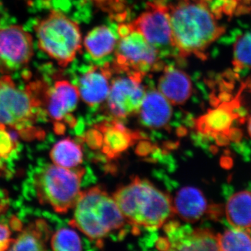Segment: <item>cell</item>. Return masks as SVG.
<instances>
[{"label": "cell", "instance_id": "obj_1", "mask_svg": "<svg viewBox=\"0 0 251 251\" xmlns=\"http://www.w3.org/2000/svg\"><path fill=\"white\" fill-rule=\"evenodd\" d=\"M169 14L176 55L183 59L194 56L205 61L206 50L226 31L210 5L198 0H179L169 4Z\"/></svg>", "mask_w": 251, "mask_h": 251}, {"label": "cell", "instance_id": "obj_2", "mask_svg": "<svg viewBox=\"0 0 251 251\" xmlns=\"http://www.w3.org/2000/svg\"><path fill=\"white\" fill-rule=\"evenodd\" d=\"M126 222L148 229H158L175 215L173 200L146 179L135 176L113 196Z\"/></svg>", "mask_w": 251, "mask_h": 251}, {"label": "cell", "instance_id": "obj_3", "mask_svg": "<svg viewBox=\"0 0 251 251\" xmlns=\"http://www.w3.org/2000/svg\"><path fill=\"white\" fill-rule=\"evenodd\" d=\"M69 226L92 240L100 241L126 222L113 197L101 186L81 192Z\"/></svg>", "mask_w": 251, "mask_h": 251}, {"label": "cell", "instance_id": "obj_4", "mask_svg": "<svg viewBox=\"0 0 251 251\" xmlns=\"http://www.w3.org/2000/svg\"><path fill=\"white\" fill-rule=\"evenodd\" d=\"M41 116L46 115L41 103L27 87L21 90L9 75L0 76V124L23 140H42L45 131L35 126Z\"/></svg>", "mask_w": 251, "mask_h": 251}, {"label": "cell", "instance_id": "obj_5", "mask_svg": "<svg viewBox=\"0 0 251 251\" xmlns=\"http://www.w3.org/2000/svg\"><path fill=\"white\" fill-rule=\"evenodd\" d=\"M38 46L59 67L67 68L82 49L80 28L60 11H53L35 27Z\"/></svg>", "mask_w": 251, "mask_h": 251}, {"label": "cell", "instance_id": "obj_6", "mask_svg": "<svg viewBox=\"0 0 251 251\" xmlns=\"http://www.w3.org/2000/svg\"><path fill=\"white\" fill-rule=\"evenodd\" d=\"M85 170L65 168L48 165L34 176L36 196L41 204H49L55 212L64 214L73 208L79 198Z\"/></svg>", "mask_w": 251, "mask_h": 251}, {"label": "cell", "instance_id": "obj_7", "mask_svg": "<svg viewBox=\"0 0 251 251\" xmlns=\"http://www.w3.org/2000/svg\"><path fill=\"white\" fill-rule=\"evenodd\" d=\"M117 34L115 59L111 63L115 74L140 72L147 75L162 71L166 64L161 54L131 23H119Z\"/></svg>", "mask_w": 251, "mask_h": 251}, {"label": "cell", "instance_id": "obj_8", "mask_svg": "<svg viewBox=\"0 0 251 251\" xmlns=\"http://www.w3.org/2000/svg\"><path fill=\"white\" fill-rule=\"evenodd\" d=\"M118 75L112 79L107 105L112 117L125 119L140 111L147 92L143 83L146 75L140 72Z\"/></svg>", "mask_w": 251, "mask_h": 251}, {"label": "cell", "instance_id": "obj_9", "mask_svg": "<svg viewBox=\"0 0 251 251\" xmlns=\"http://www.w3.org/2000/svg\"><path fill=\"white\" fill-rule=\"evenodd\" d=\"M130 23L161 56L168 50H175L172 44L169 3L166 0L149 1L145 11Z\"/></svg>", "mask_w": 251, "mask_h": 251}, {"label": "cell", "instance_id": "obj_10", "mask_svg": "<svg viewBox=\"0 0 251 251\" xmlns=\"http://www.w3.org/2000/svg\"><path fill=\"white\" fill-rule=\"evenodd\" d=\"M34 55L31 34L19 25L0 29V66L15 71L27 65Z\"/></svg>", "mask_w": 251, "mask_h": 251}, {"label": "cell", "instance_id": "obj_11", "mask_svg": "<svg viewBox=\"0 0 251 251\" xmlns=\"http://www.w3.org/2000/svg\"><path fill=\"white\" fill-rule=\"evenodd\" d=\"M79 99L77 85L64 79L57 80L46 89L43 102L44 113L54 125L64 122L73 127L76 122L72 113L76 109Z\"/></svg>", "mask_w": 251, "mask_h": 251}, {"label": "cell", "instance_id": "obj_12", "mask_svg": "<svg viewBox=\"0 0 251 251\" xmlns=\"http://www.w3.org/2000/svg\"><path fill=\"white\" fill-rule=\"evenodd\" d=\"M247 84L242 85L235 98L222 102L216 108L210 109L206 113L195 120V127L201 134L212 137L217 143L227 139L231 126L238 115L235 112L240 106V97Z\"/></svg>", "mask_w": 251, "mask_h": 251}, {"label": "cell", "instance_id": "obj_13", "mask_svg": "<svg viewBox=\"0 0 251 251\" xmlns=\"http://www.w3.org/2000/svg\"><path fill=\"white\" fill-rule=\"evenodd\" d=\"M170 243V250L219 251L218 235L207 228L191 229L180 226L177 221L164 225Z\"/></svg>", "mask_w": 251, "mask_h": 251}, {"label": "cell", "instance_id": "obj_14", "mask_svg": "<svg viewBox=\"0 0 251 251\" xmlns=\"http://www.w3.org/2000/svg\"><path fill=\"white\" fill-rule=\"evenodd\" d=\"M115 75L111 63L90 67L81 75L77 83L80 98L90 107L103 103L108 98L112 78Z\"/></svg>", "mask_w": 251, "mask_h": 251}, {"label": "cell", "instance_id": "obj_15", "mask_svg": "<svg viewBox=\"0 0 251 251\" xmlns=\"http://www.w3.org/2000/svg\"><path fill=\"white\" fill-rule=\"evenodd\" d=\"M94 128L101 133V151L110 159L121 156L141 138L139 132L129 129L117 120L101 122Z\"/></svg>", "mask_w": 251, "mask_h": 251}, {"label": "cell", "instance_id": "obj_16", "mask_svg": "<svg viewBox=\"0 0 251 251\" xmlns=\"http://www.w3.org/2000/svg\"><path fill=\"white\" fill-rule=\"evenodd\" d=\"M157 90L172 105H184L191 98L193 83L187 73L174 66L165 65L158 80Z\"/></svg>", "mask_w": 251, "mask_h": 251}, {"label": "cell", "instance_id": "obj_17", "mask_svg": "<svg viewBox=\"0 0 251 251\" xmlns=\"http://www.w3.org/2000/svg\"><path fill=\"white\" fill-rule=\"evenodd\" d=\"M172 104L156 89L147 90L138 114L142 125L150 129L166 128L173 117Z\"/></svg>", "mask_w": 251, "mask_h": 251}, {"label": "cell", "instance_id": "obj_18", "mask_svg": "<svg viewBox=\"0 0 251 251\" xmlns=\"http://www.w3.org/2000/svg\"><path fill=\"white\" fill-rule=\"evenodd\" d=\"M175 214L186 223L194 224L209 213L205 196L201 190L185 186L176 193L173 201Z\"/></svg>", "mask_w": 251, "mask_h": 251}, {"label": "cell", "instance_id": "obj_19", "mask_svg": "<svg viewBox=\"0 0 251 251\" xmlns=\"http://www.w3.org/2000/svg\"><path fill=\"white\" fill-rule=\"evenodd\" d=\"M50 237V230L44 220H36L22 229L17 239H14L11 251H45Z\"/></svg>", "mask_w": 251, "mask_h": 251}, {"label": "cell", "instance_id": "obj_20", "mask_svg": "<svg viewBox=\"0 0 251 251\" xmlns=\"http://www.w3.org/2000/svg\"><path fill=\"white\" fill-rule=\"evenodd\" d=\"M117 37L110 27L100 25L87 33L83 44L89 54L94 59H100L112 53L116 48Z\"/></svg>", "mask_w": 251, "mask_h": 251}, {"label": "cell", "instance_id": "obj_21", "mask_svg": "<svg viewBox=\"0 0 251 251\" xmlns=\"http://www.w3.org/2000/svg\"><path fill=\"white\" fill-rule=\"evenodd\" d=\"M226 216L234 228H251V191H239L232 195L226 204Z\"/></svg>", "mask_w": 251, "mask_h": 251}, {"label": "cell", "instance_id": "obj_22", "mask_svg": "<svg viewBox=\"0 0 251 251\" xmlns=\"http://www.w3.org/2000/svg\"><path fill=\"white\" fill-rule=\"evenodd\" d=\"M54 165L65 168H77L83 161L80 145L67 138L57 142L50 152Z\"/></svg>", "mask_w": 251, "mask_h": 251}, {"label": "cell", "instance_id": "obj_23", "mask_svg": "<svg viewBox=\"0 0 251 251\" xmlns=\"http://www.w3.org/2000/svg\"><path fill=\"white\" fill-rule=\"evenodd\" d=\"M249 229L234 228L218 234L219 251H251Z\"/></svg>", "mask_w": 251, "mask_h": 251}, {"label": "cell", "instance_id": "obj_24", "mask_svg": "<svg viewBox=\"0 0 251 251\" xmlns=\"http://www.w3.org/2000/svg\"><path fill=\"white\" fill-rule=\"evenodd\" d=\"M232 64L235 71L251 69V32L242 34L236 39Z\"/></svg>", "mask_w": 251, "mask_h": 251}, {"label": "cell", "instance_id": "obj_25", "mask_svg": "<svg viewBox=\"0 0 251 251\" xmlns=\"http://www.w3.org/2000/svg\"><path fill=\"white\" fill-rule=\"evenodd\" d=\"M51 248L55 251H82L81 239L76 232L73 229L62 228L51 237Z\"/></svg>", "mask_w": 251, "mask_h": 251}, {"label": "cell", "instance_id": "obj_26", "mask_svg": "<svg viewBox=\"0 0 251 251\" xmlns=\"http://www.w3.org/2000/svg\"><path fill=\"white\" fill-rule=\"evenodd\" d=\"M100 11L108 15L113 21L125 22L128 16L125 0H90Z\"/></svg>", "mask_w": 251, "mask_h": 251}, {"label": "cell", "instance_id": "obj_27", "mask_svg": "<svg viewBox=\"0 0 251 251\" xmlns=\"http://www.w3.org/2000/svg\"><path fill=\"white\" fill-rule=\"evenodd\" d=\"M0 124V159H7L18 147L17 132Z\"/></svg>", "mask_w": 251, "mask_h": 251}, {"label": "cell", "instance_id": "obj_28", "mask_svg": "<svg viewBox=\"0 0 251 251\" xmlns=\"http://www.w3.org/2000/svg\"><path fill=\"white\" fill-rule=\"evenodd\" d=\"M11 231L4 225L0 224V251L8 250L12 245L14 239L11 238Z\"/></svg>", "mask_w": 251, "mask_h": 251}, {"label": "cell", "instance_id": "obj_29", "mask_svg": "<svg viewBox=\"0 0 251 251\" xmlns=\"http://www.w3.org/2000/svg\"><path fill=\"white\" fill-rule=\"evenodd\" d=\"M85 139L89 146L92 147V148H101L102 135L97 128H94L89 130L85 134Z\"/></svg>", "mask_w": 251, "mask_h": 251}, {"label": "cell", "instance_id": "obj_30", "mask_svg": "<svg viewBox=\"0 0 251 251\" xmlns=\"http://www.w3.org/2000/svg\"><path fill=\"white\" fill-rule=\"evenodd\" d=\"M156 248L159 250H170V243L168 238L162 237L158 239L156 243Z\"/></svg>", "mask_w": 251, "mask_h": 251}, {"label": "cell", "instance_id": "obj_31", "mask_svg": "<svg viewBox=\"0 0 251 251\" xmlns=\"http://www.w3.org/2000/svg\"><path fill=\"white\" fill-rule=\"evenodd\" d=\"M11 226L14 229H18V231H21L22 229V224L21 221H18V219L14 218L11 221Z\"/></svg>", "mask_w": 251, "mask_h": 251}, {"label": "cell", "instance_id": "obj_32", "mask_svg": "<svg viewBox=\"0 0 251 251\" xmlns=\"http://www.w3.org/2000/svg\"><path fill=\"white\" fill-rule=\"evenodd\" d=\"M248 131H249V134L250 135L251 138V115L249 119V123H248Z\"/></svg>", "mask_w": 251, "mask_h": 251}, {"label": "cell", "instance_id": "obj_33", "mask_svg": "<svg viewBox=\"0 0 251 251\" xmlns=\"http://www.w3.org/2000/svg\"><path fill=\"white\" fill-rule=\"evenodd\" d=\"M198 1H204V2L207 3V4H209V5H210L211 0H198Z\"/></svg>", "mask_w": 251, "mask_h": 251}, {"label": "cell", "instance_id": "obj_34", "mask_svg": "<svg viewBox=\"0 0 251 251\" xmlns=\"http://www.w3.org/2000/svg\"><path fill=\"white\" fill-rule=\"evenodd\" d=\"M250 84H251L250 86H251V82H250Z\"/></svg>", "mask_w": 251, "mask_h": 251}]
</instances>
